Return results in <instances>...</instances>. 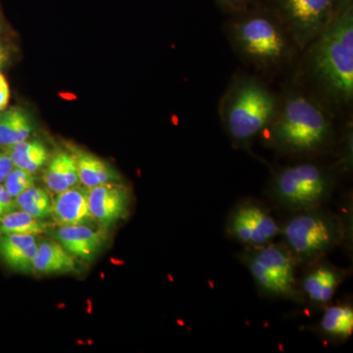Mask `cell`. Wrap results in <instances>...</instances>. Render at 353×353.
<instances>
[{"instance_id":"cell-1","label":"cell","mask_w":353,"mask_h":353,"mask_svg":"<svg viewBox=\"0 0 353 353\" xmlns=\"http://www.w3.org/2000/svg\"><path fill=\"white\" fill-rule=\"evenodd\" d=\"M277 152L312 157L324 152L334 139L331 117L317 99L303 90H290L279 101L275 117L263 132Z\"/></svg>"},{"instance_id":"cell-2","label":"cell","mask_w":353,"mask_h":353,"mask_svg":"<svg viewBox=\"0 0 353 353\" xmlns=\"http://www.w3.org/2000/svg\"><path fill=\"white\" fill-rule=\"evenodd\" d=\"M306 50V69L319 92L334 105L352 104L353 6L341 11Z\"/></svg>"},{"instance_id":"cell-3","label":"cell","mask_w":353,"mask_h":353,"mask_svg":"<svg viewBox=\"0 0 353 353\" xmlns=\"http://www.w3.org/2000/svg\"><path fill=\"white\" fill-rule=\"evenodd\" d=\"M225 32L239 57L260 71L282 68L289 63L296 48L285 26L269 6H257L233 14Z\"/></svg>"},{"instance_id":"cell-4","label":"cell","mask_w":353,"mask_h":353,"mask_svg":"<svg viewBox=\"0 0 353 353\" xmlns=\"http://www.w3.org/2000/svg\"><path fill=\"white\" fill-rule=\"evenodd\" d=\"M280 97L256 77L236 75L221 99L223 128L236 148L250 150L275 117Z\"/></svg>"},{"instance_id":"cell-5","label":"cell","mask_w":353,"mask_h":353,"mask_svg":"<svg viewBox=\"0 0 353 353\" xmlns=\"http://www.w3.org/2000/svg\"><path fill=\"white\" fill-rule=\"evenodd\" d=\"M348 223L321 208L294 212L281 225V243L299 265L312 263L347 240Z\"/></svg>"},{"instance_id":"cell-6","label":"cell","mask_w":353,"mask_h":353,"mask_svg":"<svg viewBox=\"0 0 353 353\" xmlns=\"http://www.w3.org/2000/svg\"><path fill=\"white\" fill-rule=\"evenodd\" d=\"M336 187L333 171L306 161L281 167L274 172L268 192L272 201L290 212L322 208Z\"/></svg>"},{"instance_id":"cell-7","label":"cell","mask_w":353,"mask_h":353,"mask_svg":"<svg viewBox=\"0 0 353 353\" xmlns=\"http://www.w3.org/2000/svg\"><path fill=\"white\" fill-rule=\"evenodd\" d=\"M240 260L262 296L301 303L299 263L282 243L245 248L240 253Z\"/></svg>"},{"instance_id":"cell-8","label":"cell","mask_w":353,"mask_h":353,"mask_svg":"<svg viewBox=\"0 0 353 353\" xmlns=\"http://www.w3.org/2000/svg\"><path fill=\"white\" fill-rule=\"evenodd\" d=\"M297 50H304L352 0H268Z\"/></svg>"},{"instance_id":"cell-9","label":"cell","mask_w":353,"mask_h":353,"mask_svg":"<svg viewBox=\"0 0 353 353\" xmlns=\"http://www.w3.org/2000/svg\"><path fill=\"white\" fill-rule=\"evenodd\" d=\"M227 236L248 248H259L280 236L279 225L270 209L256 199L239 201L226 220Z\"/></svg>"},{"instance_id":"cell-10","label":"cell","mask_w":353,"mask_h":353,"mask_svg":"<svg viewBox=\"0 0 353 353\" xmlns=\"http://www.w3.org/2000/svg\"><path fill=\"white\" fill-rule=\"evenodd\" d=\"M307 270L299 279L301 304L310 310H323L332 303L340 285L347 278V270L339 268L324 259L307 264Z\"/></svg>"},{"instance_id":"cell-11","label":"cell","mask_w":353,"mask_h":353,"mask_svg":"<svg viewBox=\"0 0 353 353\" xmlns=\"http://www.w3.org/2000/svg\"><path fill=\"white\" fill-rule=\"evenodd\" d=\"M131 194L126 185L110 182L88 189V208L99 226H112L124 219L130 210Z\"/></svg>"},{"instance_id":"cell-12","label":"cell","mask_w":353,"mask_h":353,"mask_svg":"<svg viewBox=\"0 0 353 353\" xmlns=\"http://www.w3.org/2000/svg\"><path fill=\"white\" fill-rule=\"evenodd\" d=\"M55 240L75 259L90 261L94 259L106 240L105 228L88 224L60 226Z\"/></svg>"},{"instance_id":"cell-13","label":"cell","mask_w":353,"mask_h":353,"mask_svg":"<svg viewBox=\"0 0 353 353\" xmlns=\"http://www.w3.org/2000/svg\"><path fill=\"white\" fill-rule=\"evenodd\" d=\"M51 217L59 226L88 224L92 219L88 208V188L75 185L58 192L51 202Z\"/></svg>"},{"instance_id":"cell-14","label":"cell","mask_w":353,"mask_h":353,"mask_svg":"<svg viewBox=\"0 0 353 353\" xmlns=\"http://www.w3.org/2000/svg\"><path fill=\"white\" fill-rule=\"evenodd\" d=\"M38 245L37 236L0 234V259L14 271L30 273L32 271Z\"/></svg>"},{"instance_id":"cell-15","label":"cell","mask_w":353,"mask_h":353,"mask_svg":"<svg viewBox=\"0 0 353 353\" xmlns=\"http://www.w3.org/2000/svg\"><path fill=\"white\" fill-rule=\"evenodd\" d=\"M316 329L317 333L330 343H343L353 334V307L350 303L329 304L323 309Z\"/></svg>"},{"instance_id":"cell-16","label":"cell","mask_w":353,"mask_h":353,"mask_svg":"<svg viewBox=\"0 0 353 353\" xmlns=\"http://www.w3.org/2000/svg\"><path fill=\"white\" fill-rule=\"evenodd\" d=\"M77 270L76 259L54 240L39 243L32 272L39 275H57L72 273Z\"/></svg>"},{"instance_id":"cell-17","label":"cell","mask_w":353,"mask_h":353,"mask_svg":"<svg viewBox=\"0 0 353 353\" xmlns=\"http://www.w3.org/2000/svg\"><path fill=\"white\" fill-rule=\"evenodd\" d=\"M7 154L12 160L14 167L36 173L48 162V153L46 146L38 141H21L7 148Z\"/></svg>"},{"instance_id":"cell-18","label":"cell","mask_w":353,"mask_h":353,"mask_svg":"<svg viewBox=\"0 0 353 353\" xmlns=\"http://www.w3.org/2000/svg\"><path fill=\"white\" fill-rule=\"evenodd\" d=\"M75 160L80 183L88 189L102 183L115 182L118 179L114 175L110 167L94 155L80 152L77 154Z\"/></svg>"},{"instance_id":"cell-19","label":"cell","mask_w":353,"mask_h":353,"mask_svg":"<svg viewBox=\"0 0 353 353\" xmlns=\"http://www.w3.org/2000/svg\"><path fill=\"white\" fill-rule=\"evenodd\" d=\"M31 132V121L21 109H10L0 116V146L8 148L24 141Z\"/></svg>"},{"instance_id":"cell-20","label":"cell","mask_w":353,"mask_h":353,"mask_svg":"<svg viewBox=\"0 0 353 353\" xmlns=\"http://www.w3.org/2000/svg\"><path fill=\"white\" fill-rule=\"evenodd\" d=\"M46 230L43 220L37 219L23 210H14L0 219V234L38 236Z\"/></svg>"},{"instance_id":"cell-21","label":"cell","mask_w":353,"mask_h":353,"mask_svg":"<svg viewBox=\"0 0 353 353\" xmlns=\"http://www.w3.org/2000/svg\"><path fill=\"white\" fill-rule=\"evenodd\" d=\"M66 152H58L43 173V182L51 192L58 194L69 189L68 179L66 172Z\"/></svg>"},{"instance_id":"cell-22","label":"cell","mask_w":353,"mask_h":353,"mask_svg":"<svg viewBox=\"0 0 353 353\" xmlns=\"http://www.w3.org/2000/svg\"><path fill=\"white\" fill-rule=\"evenodd\" d=\"M36 183L34 174L14 167L13 170L8 174L4 180V188L9 194L16 199L26 190L34 187Z\"/></svg>"},{"instance_id":"cell-23","label":"cell","mask_w":353,"mask_h":353,"mask_svg":"<svg viewBox=\"0 0 353 353\" xmlns=\"http://www.w3.org/2000/svg\"><path fill=\"white\" fill-rule=\"evenodd\" d=\"M221 8L232 15L236 13L243 12L248 9L259 6L261 0H215Z\"/></svg>"},{"instance_id":"cell-24","label":"cell","mask_w":353,"mask_h":353,"mask_svg":"<svg viewBox=\"0 0 353 353\" xmlns=\"http://www.w3.org/2000/svg\"><path fill=\"white\" fill-rule=\"evenodd\" d=\"M14 209L13 197L4 189V185L0 183V219L10 213Z\"/></svg>"},{"instance_id":"cell-25","label":"cell","mask_w":353,"mask_h":353,"mask_svg":"<svg viewBox=\"0 0 353 353\" xmlns=\"http://www.w3.org/2000/svg\"><path fill=\"white\" fill-rule=\"evenodd\" d=\"M14 165L6 152H0V183H3L8 174L13 170Z\"/></svg>"},{"instance_id":"cell-26","label":"cell","mask_w":353,"mask_h":353,"mask_svg":"<svg viewBox=\"0 0 353 353\" xmlns=\"http://www.w3.org/2000/svg\"><path fill=\"white\" fill-rule=\"evenodd\" d=\"M9 97H10L9 87L1 88L0 90V111L6 108L9 102Z\"/></svg>"},{"instance_id":"cell-27","label":"cell","mask_w":353,"mask_h":353,"mask_svg":"<svg viewBox=\"0 0 353 353\" xmlns=\"http://www.w3.org/2000/svg\"><path fill=\"white\" fill-rule=\"evenodd\" d=\"M9 87L8 83H7L6 78L2 74H0V90L1 88Z\"/></svg>"},{"instance_id":"cell-28","label":"cell","mask_w":353,"mask_h":353,"mask_svg":"<svg viewBox=\"0 0 353 353\" xmlns=\"http://www.w3.org/2000/svg\"><path fill=\"white\" fill-rule=\"evenodd\" d=\"M6 58V53H4L3 50H2L1 46H0V66H1L2 63H3Z\"/></svg>"}]
</instances>
